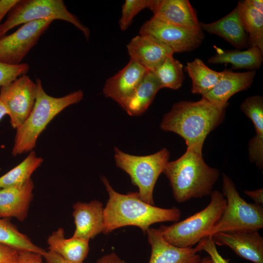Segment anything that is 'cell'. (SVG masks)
<instances>
[{
  "label": "cell",
  "instance_id": "cell-1",
  "mask_svg": "<svg viewBox=\"0 0 263 263\" xmlns=\"http://www.w3.org/2000/svg\"><path fill=\"white\" fill-rule=\"evenodd\" d=\"M226 107L215 105L202 97L197 101H180L164 114L160 127L182 137L187 149L202 154L205 139L223 122Z\"/></svg>",
  "mask_w": 263,
  "mask_h": 263
},
{
  "label": "cell",
  "instance_id": "cell-2",
  "mask_svg": "<svg viewBox=\"0 0 263 263\" xmlns=\"http://www.w3.org/2000/svg\"><path fill=\"white\" fill-rule=\"evenodd\" d=\"M101 179L109 195L103 209V233L109 234L123 226H135L145 234L153 224L179 220L181 212L179 208H163L149 204L140 198L138 192L119 193L105 176Z\"/></svg>",
  "mask_w": 263,
  "mask_h": 263
},
{
  "label": "cell",
  "instance_id": "cell-3",
  "mask_svg": "<svg viewBox=\"0 0 263 263\" xmlns=\"http://www.w3.org/2000/svg\"><path fill=\"white\" fill-rule=\"evenodd\" d=\"M163 173L178 203L210 195L220 176L219 170L208 166L202 154L188 149L177 159L169 161Z\"/></svg>",
  "mask_w": 263,
  "mask_h": 263
},
{
  "label": "cell",
  "instance_id": "cell-4",
  "mask_svg": "<svg viewBox=\"0 0 263 263\" xmlns=\"http://www.w3.org/2000/svg\"><path fill=\"white\" fill-rule=\"evenodd\" d=\"M36 83L37 93L33 110L24 123L16 129L12 151L14 156L33 150L39 135L50 122L64 109L78 103L83 98L81 90L55 97L44 91L41 80L37 79Z\"/></svg>",
  "mask_w": 263,
  "mask_h": 263
},
{
  "label": "cell",
  "instance_id": "cell-5",
  "mask_svg": "<svg viewBox=\"0 0 263 263\" xmlns=\"http://www.w3.org/2000/svg\"><path fill=\"white\" fill-rule=\"evenodd\" d=\"M208 205L203 209L170 225H162L159 230L164 239L182 248L192 247L207 236L218 221L226 206V200L218 190L210 194Z\"/></svg>",
  "mask_w": 263,
  "mask_h": 263
},
{
  "label": "cell",
  "instance_id": "cell-6",
  "mask_svg": "<svg viewBox=\"0 0 263 263\" xmlns=\"http://www.w3.org/2000/svg\"><path fill=\"white\" fill-rule=\"evenodd\" d=\"M116 166L125 171L132 183L138 188L140 198L154 205L153 191L156 182L169 162L170 153L166 148L147 155L137 156L125 153L114 148Z\"/></svg>",
  "mask_w": 263,
  "mask_h": 263
},
{
  "label": "cell",
  "instance_id": "cell-7",
  "mask_svg": "<svg viewBox=\"0 0 263 263\" xmlns=\"http://www.w3.org/2000/svg\"><path fill=\"white\" fill-rule=\"evenodd\" d=\"M222 191L226 206L207 236L223 231H259L263 227V206L245 201L240 196L231 179L225 173L222 175Z\"/></svg>",
  "mask_w": 263,
  "mask_h": 263
},
{
  "label": "cell",
  "instance_id": "cell-8",
  "mask_svg": "<svg viewBox=\"0 0 263 263\" xmlns=\"http://www.w3.org/2000/svg\"><path fill=\"white\" fill-rule=\"evenodd\" d=\"M45 19L69 22L80 30L87 40L90 38L89 29L68 11L62 0H19L0 25V37L18 25Z\"/></svg>",
  "mask_w": 263,
  "mask_h": 263
},
{
  "label": "cell",
  "instance_id": "cell-9",
  "mask_svg": "<svg viewBox=\"0 0 263 263\" xmlns=\"http://www.w3.org/2000/svg\"><path fill=\"white\" fill-rule=\"evenodd\" d=\"M53 21L45 19L27 22L14 33L0 37V62L13 65L20 64Z\"/></svg>",
  "mask_w": 263,
  "mask_h": 263
},
{
  "label": "cell",
  "instance_id": "cell-10",
  "mask_svg": "<svg viewBox=\"0 0 263 263\" xmlns=\"http://www.w3.org/2000/svg\"><path fill=\"white\" fill-rule=\"evenodd\" d=\"M37 84L23 75L0 88V99L8 111L12 127L16 129L26 121L34 107Z\"/></svg>",
  "mask_w": 263,
  "mask_h": 263
},
{
  "label": "cell",
  "instance_id": "cell-11",
  "mask_svg": "<svg viewBox=\"0 0 263 263\" xmlns=\"http://www.w3.org/2000/svg\"><path fill=\"white\" fill-rule=\"evenodd\" d=\"M139 34L156 38L170 48L174 53L195 50L201 44L204 37L152 17L141 26Z\"/></svg>",
  "mask_w": 263,
  "mask_h": 263
},
{
  "label": "cell",
  "instance_id": "cell-12",
  "mask_svg": "<svg viewBox=\"0 0 263 263\" xmlns=\"http://www.w3.org/2000/svg\"><path fill=\"white\" fill-rule=\"evenodd\" d=\"M152 18L204 36L195 10L188 0H153Z\"/></svg>",
  "mask_w": 263,
  "mask_h": 263
},
{
  "label": "cell",
  "instance_id": "cell-13",
  "mask_svg": "<svg viewBox=\"0 0 263 263\" xmlns=\"http://www.w3.org/2000/svg\"><path fill=\"white\" fill-rule=\"evenodd\" d=\"M211 236L216 244L229 247L239 257L254 263H263V238L258 231H223Z\"/></svg>",
  "mask_w": 263,
  "mask_h": 263
},
{
  "label": "cell",
  "instance_id": "cell-14",
  "mask_svg": "<svg viewBox=\"0 0 263 263\" xmlns=\"http://www.w3.org/2000/svg\"><path fill=\"white\" fill-rule=\"evenodd\" d=\"M146 233L151 247L149 263H200V251L196 246H174L164 239L159 228L150 227Z\"/></svg>",
  "mask_w": 263,
  "mask_h": 263
},
{
  "label": "cell",
  "instance_id": "cell-15",
  "mask_svg": "<svg viewBox=\"0 0 263 263\" xmlns=\"http://www.w3.org/2000/svg\"><path fill=\"white\" fill-rule=\"evenodd\" d=\"M147 72L141 65L130 59L124 67L106 81L103 88L104 96L122 107Z\"/></svg>",
  "mask_w": 263,
  "mask_h": 263
},
{
  "label": "cell",
  "instance_id": "cell-16",
  "mask_svg": "<svg viewBox=\"0 0 263 263\" xmlns=\"http://www.w3.org/2000/svg\"><path fill=\"white\" fill-rule=\"evenodd\" d=\"M130 59L152 71L174 52L169 46L152 36L139 34L127 45Z\"/></svg>",
  "mask_w": 263,
  "mask_h": 263
},
{
  "label": "cell",
  "instance_id": "cell-17",
  "mask_svg": "<svg viewBox=\"0 0 263 263\" xmlns=\"http://www.w3.org/2000/svg\"><path fill=\"white\" fill-rule=\"evenodd\" d=\"M34 188L30 179L22 184L0 189V217L23 222L33 198Z\"/></svg>",
  "mask_w": 263,
  "mask_h": 263
},
{
  "label": "cell",
  "instance_id": "cell-18",
  "mask_svg": "<svg viewBox=\"0 0 263 263\" xmlns=\"http://www.w3.org/2000/svg\"><path fill=\"white\" fill-rule=\"evenodd\" d=\"M75 230L72 236L88 240L103 232V204L96 200L89 203L77 202L73 207Z\"/></svg>",
  "mask_w": 263,
  "mask_h": 263
},
{
  "label": "cell",
  "instance_id": "cell-19",
  "mask_svg": "<svg viewBox=\"0 0 263 263\" xmlns=\"http://www.w3.org/2000/svg\"><path fill=\"white\" fill-rule=\"evenodd\" d=\"M221 73V77L216 85L202 97L215 105L227 106L228 100L232 95L251 86L256 71L233 72L230 70H225Z\"/></svg>",
  "mask_w": 263,
  "mask_h": 263
},
{
  "label": "cell",
  "instance_id": "cell-20",
  "mask_svg": "<svg viewBox=\"0 0 263 263\" xmlns=\"http://www.w3.org/2000/svg\"><path fill=\"white\" fill-rule=\"evenodd\" d=\"M240 109L252 122L255 135L248 143L250 161L262 169L263 168V98L259 95L246 98L241 104Z\"/></svg>",
  "mask_w": 263,
  "mask_h": 263
},
{
  "label": "cell",
  "instance_id": "cell-21",
  "mask_svg": "<svg viewBox=\"0 0 263 263\" xmlns=\"http://www.w3.org/2000/svg\"><path fill=\"white\" fill-rule=\"evenodd\" d=\"M200 25L202 31L222 38L237 50L248 46V34L237 6L220 19L209 23L200 22Z\"/></svg>",
  "mask_w": 263,
  "mask_h": 263
},
{
  "label": "cell",
  "instance_id": "cell-22",
  "mask_svg": "<svg viewBox=\"0 0 263 263\" xmlns=\"http://www.w3.org/2000/svg\"><path fill=\"white\" fill-rule=\"evenodd\" d=\"M49 251L73 263H83L89 251V240L72 236L67 239L63 228H58L48 238Z\"/></svg>",
  "mask_w": 263,
  "mask_h": 263
},
{
  "label": "cell",
  "instance_id": "cell-23",
  "mask_svg": "<svg viewBox=\"0 0 263 263\" xmlns=\"http://www.w3.org/2000/svg\"><path fill=\"white\" fill-rule=\"evenodd\" d=\"M161 89L160 84L154 75L148 71L121 108L130 116L141 115L149 108Z\"/></svg>",
  "mask_w": 263,
  "mask_h": 263
},
{
  "label": "cell",
  "instance_id": "cell-24",
  "mask_svg": "<svg viewBox=\"0 0 263 263\" xmlns=\"http://www.w3.org/2000/svg\"><path fill=\"white\" fill-rule=\"evenodd\" d=\"M216 53L207 61L213 64L230 63L234 69H247L249 71L260 68L263 61V52L256 47L244 51L227 50L215 47Z\"/></svg>",
  "mask_w": 263,
  "mask_h": 263
},
{
  "label": "cell",
  "instance_id": "cell-25",
  "mask_svg": "<svg viewBox=\"0 0 263 263\" xmlns=\"http://www.w3.org/2000/svg\"><path fill=\"white\" fill-rule=\"evenodd\" d=\"M191 79V92L205 95L210 92L220 80L222 73L213 70L199 58L187 63L185 67Z\"/></svg>",
  "mask_w": 263,
  "mask_h": 263
},
{
  "label": "cell",
  "instance_id": "cell-26",
  "mask_svg": "<svg viewBox=\"0 0 263 263\" xmlns=\"http://www.w3.org/2000/svg\"><path fill=\"white\" fill-rule=\"evenodd\" d=\"M244 29L248 34V46L263 52V13L253 8L244 0L237 5Z\"/></svg>",
  "mask_w": 263,
  "mask_h": 263
},
{
  "label": "cell",
  "instance_id": "cell-27",
  "mask_svg": "<svg viewBox=\"0 0 263 263\" xmlns=\"http://www.w3.org/2000/svg\"><path fill=\"white\" fill-rule=\"evenodd\" d=\"M43 161L32 150L18 165L0 177V189L22 184L31 179L33 172Z\"/></svg>",
  "mask_w": 263,
  "mask_h": 263
},
{
  "label": "cell",
  "instance_id": "cell-28",
  "mask_svg": "<svg viewBox=\"0 0 263 263\" xmlns=\"http://www.w3.org/2000/svg\"><path fill=\"white\" fill-rule=\"evenodd\" d=\"M0 243L10 246L19 251H28L43 255L46 251L34 244L25 234L6 218L0 217Z\"/></svg>",
  "mask_w": 263,
  "mask_h": 263
},
{
  "label": "cell",
  "instance_id": "cell-29",
  "mask_svg": "<svg viewBox=\"0 0 263 263\" xmlns=\"http://www.w3.org/2000/svg\"><path fill=\"white\" fill-rule=\"evenodd\" d=\"M151 72L157 79L161 88L178 89L182 86L185 79L183 65L173 56L167 57Z\"/></svg>",
  "mask_w": 263,
  "mask_h": 263
},
{
  "label": "cell",
  "instance_id": "cell-30",
  "mask_svg": "<svg viewBox=\"0 0 263 263\" xmlns=\"http://www.w3.org/2000/svg\"><path fill=\"white\" fill-rule=\"evenodd\" d=\"M153 0H126L122 6L121 16L119 21L121 30L125 31L131 25L133 19L142 10H151Z\"/></svg>",
  "mask_w": 263,
  "mask_h": 263
},
{
  "label": "cell",
  "instance_id": "cell-31",
  "mask_svg": "<svg viewBox=\"0 0 263 263\" xmlns=\"http://www.w3.org/2000/svg\"><path fill=\"white\" fill-rule=\"evenodd\" d=\"M30 69L27 63L9 65L0 62V88L26 74Z\"/></svg>",
  "mask_w": 263,
  "mask_h": 263
},
{
  "label": "cell",
  "instance_id": "cell-32",
  "mask_svg": "<svg viewBox=\"0 0 263 263\" xmlns=\"http://www.w3.org/2000/svg\"><path fill=\"white\" fill-rule=\"evenodd\" d=\"M201 252L206 251L211 259L213 263H229V260L224 258L217 250L211 236H207L203 238L196 246Z\"/></svg>",
  "mask_w": 263,
  "mask_h": 263
},
{
  "label": "cell",
  "instance_id": "cell-33",
  "mask_svg": "<svg viewBox=\"0 0 263 263\" xmlns=\"http://www.w3.org/2000/svg\"><path fill=\"white\" fill-rule=\"evenodd\" d=\"M19 250L0 243V263H18Z\"/></svg>",
  "mask_w": 263,
  "mask_h": 263
},
{
  "label": "cell",
  "instance_id": "cell-34",
  "mask_svg": "<svg viewBox=\"0 0 263 263\" xmlns=\"http://www.w3.org/2000/svg\"><path fill=\"white\" fill-rule=\"evenodd\" d=\"M42 258V255L37 253L19 251L18 263H43Z\"/></svg>",
  "mask_w": 263,
  "mask_h": 263
},
{
  "label": "cell",
  "instance_id": "cell-35",
  "mask_svg": "<svg viewBox=\"0 0 263 263\" xmlns=\"http://www.w3.org/2000/svg\"><path fill=\"white\" fill-rule=\"evenodd\" d=\"M19 0H0V25L4 16L17 4Z\"/></svg>",
  "mask_w": 263,
  "mask_h": 263
},
{
  "label": "cell",
  "instance_id": "cell-36",
  "mask_svg": "<svg viewBox=\"0 0 263 263\" xmlns=\"http://www.w3.org/2000/svg\"><path fill=\"white\" fill-rule=\"evenodd\" d=\"M244 193L252 199L255 204L263 206V188H260L254 190H245Z\"/></svg>",
  "mask_w": 263,
  "mask_h": 263
},
{
  "label": "cell",
  "instance_id": "cell-37",
  "mask_svg": "<svg viewBox=\"0 0 263 263\" xmlns=\"http://www.w3.org/2000/svg\"><path fill=\"white\" fill-rule=\"evenodd\" d=\"M42 256L46 261V263H73L50 251H46Z\"/></svg>",
  "mask_w": 263,
  "mask_h": 263
},
{
  "label": "cell",
  "instance_id": "cell-38",
  "mask_svg": "<svg viewBox=\"0 0 263 263\" xmlns=\"http://www.w3.org/2000/svg\"><path fill=\"white\" fill-rule=\"evenodd\" d=\"M96 263H128L121 259L114 252L103 256L96 261Z\"/></svg>",
  "mask_w": 263,
  "mask_h": 263
},
{
  "label": "cell",
  "instance_id": "cell-39",
  "mask_svg": "<svg viewBox=\"0 0 263 263\" xmlns=\"http://www.w3.org/2000/svg\"><path fill=\"white\" fill-rule=\"evenodd\" d=\"M245 1L253 8L263 13V1L262 0H245Z\"/></svg>",
  "mask_w": 263,
  "mask_h": 263
},
{
  "label": "cell",
  "instance_id": "cell-40",
  "mask_svg": "<svg viewBox=\"0 0 263 263\" xmlns=\"http://www.w3.org/2000/svg\"><path fill=\"white\" fill-rule=\"evenodd\" d=\"M8 111L5 105L0 99V120L4 116L8 115Z\"/></svg>",
  "mask_w": 263,
  "mask_h": 263
},
{
  "label": "cell",
  "instance_id": "cell-41",
  "mask_svg": "<svg viewBox=\"0 0 263 263\" xmlns=\"http://www.w3.org/2000/svg\"><path fill=\"white\" fill-rule=\"evenodd\" d=\"M200 263H213V262L210 257L208 256L202 258Z\"/></svg>",
  "mask_w": 263,
  "mask_h": 263
}]
</instances>
